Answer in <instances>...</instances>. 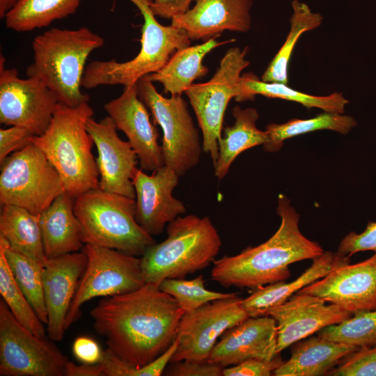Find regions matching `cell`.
<instances>
[{
    "label": "cell",
    "instance_id": "obj_1",
    "mask_svg": "<svg viewBox=\"0 0 376 376\" xmlns=\"http://www.w3.org/2000/svg\"><path fill=\"white\" fill-rule=\"evenodd\" d=\"M185 312L158 285L146 283L134 291L104 297L90 312L95 331L107 348L137 368L164 353L176 338Z\"/></svg>",
    "mask_w": 376,
    "mask_h": 376
},
{
    "label": "cell",
    "instance_id": "obj_2",
    "mask_svg": "<svg viewBox=\"0 0 376 376\" xmlns=\"http://www.w3.org/2000/svg\"><path fill=\"white\" fill-rule=\"evenodd\" d=\"M276 212L281 224L275 233L258 246H248L237 255L214 260L212 280L225 288L255 290L285 281L290 276V265L313 260L324 253L318 243L301 233L299 215L284 194L278 196Z\"/></svg>",
    "mask_w": 376,
    "mask_h": 376
},
{
    "label": "cell",
    "instance_id": "obj_3",
    "mask_svg": "<svg viewBox=\"0 0 376 376\" xmlns=\"http://www.w3.org/2000/svg\"><path fill=\"white\" fill-rule=\"evenodd\" d=\"M104 43L101 36L86 26L50 29L33 39V61L26 75L44 83L61 104L74 107L87 103L90 97L81 91L86 61Z\"/></svg>",
    "mask_w": 376,
    "mask_h": 376
},
{
    "label": "cell",
    "instance_id": "obj_4",
    "mask_svg": "<svg viewBox=\"0 0 376 376\" xmlns=\"http://www.w3.org/2000/svg\"><path fill=\"white\" fill-rule=\"evenodd\" d=\"M93 113L88 102L74 107L58 102L45 132L32 139L58 173L65 192L75 198L99 188L94 143L86 129Z\"/></svg>",
    "mask_w": 376,
    "mask_h": 376
},
{
    "label": "cell",
    "instance_id": "obj_5",
    "mask_svg": "<svg viewBox=\"0 0 376 376\" xmlns=\"http://www.w3.org/2000/svg\"><path fill=\"white\" fill-rule=\"evenodd\" d=\"M167 238L149 246L141 257L146 283L185 279L205 269L219 252L221 240L208 217H178L166 228Z\"/></svg>",
    "mask_w": 376,
    "mask_h": 376
},
{
    "label": "cell",
    "instance_id": "obj_6",
    "mask_svg": "<svg viewBox=\"0 0 376 376\" xmlns=\"http://www.w3.org/2000/svg\"><path fill=\"white\" fill-rule=\"evenodd\" d=\"M74 212L84 244L141 257L156 243L136 220L135 198L93 189L75 198Z\"/></svg>",
    "mask_w": 376,
    "mask_h": 376
},
{
    "label": "cell",
    "instance_id": "obj_7",
    "mask_svg": "<svg viewBox=\"0 0 376 376\" xmlns=\"http://www.w3.org/2000/svg\"><path fill=\"white\" fill-rule=\"evenodd\" d=\"M129 1L139 8L143 17L139 52L125 62L112 59L89 63L81 81L84 88L134 85L141 77L161 70L176 51L190 46L191 40L185 30L157 22L150 7L152 0Z\"/></svg>",
    "mask_w": 376,
    "mask_h": 376
},
{
    "label": "cell",
    "instance_id": "obj_8",
    "mask_svg": "<svg viewBox=\"0 0 376 376\" xmlns=\"http://www.w3.org/2000/svg\"><path fill=\"white\" fill-rule=\"evenodd\" d=\"M0 165L1 206L16 205L39 216L65 192L58 173L33 143L8 155Z\"/></svg>",
    "mask_w": 376,
    "mask_h": 376
},
{
    "label": "cell",
    "instance_id": "obj_9",
    "mask_svg": "<svg viewBox=\"0 0 376 376\" xmlns=\"http://www.w3.org/2000/svg\"><path fill=\"white\" fill-rule=\"evenodd\" d=\"M137 93L162 130L164 165L180 177L196 166L203 150L198 131L180 95L165 97L157 92L148 75L136 84Z\"/></svg>",
    "mask_w": 376,
    "mask_h": 376
},
{
    "label": "cell",
    "instance_id": "obj_10",
    "mask_svg": "<svg viewBox=\"0 0 376 376\" xmlns=\"http://www.w3.org/2000/svg\"><path fill=\"white\" fill-rule=\"evenodd\" d=\"M249 48H230L220 61L213 77L207 82L193 84L186 91L202 133L203 152L213 166L219 156L224 116L232 98L238 95L242 71L249 65L245 57Z\"/></svg>",
    "mask_w": 376,
    "mask_h": 376
},
{
    "label": "cell",
    "instance_id": "obj_11",
    "mask_svg": "<svg viewBox=\"0 0 376 376\" xmlns=\"http://www.w3.org/2000/svg\"><path fill=\"white\" fill-rule=\"evenodd\" d=\"M81 250L86 265L65 319V329L79 318L81 307L90 299L130 292L146 283L141 258L91 244H84Z\"/></svg>",
    "mask_w": 376,
    "mask_h": 376
},
{
    "label": "cell",
    "instance_id": "obj_12",
    "mask_svg": "<svg viewBox=\"0 0 376 376\" xmlns=\"http://www.w3.org/2000/svg\"><path fill=\"white\" fill-rule=\"evenodd\" d=\"M68 358L20 324L0 300V375L64 376Z\"/></svg>",
    "mask_w": 376,
    "mask_h": 376
},
{
    "label": "cell",
    "instance_id": "obj_13",
    "mask_svg": "<svg viewBox=\"0 0 376 376\" xmlns=\"http://www.w3.org/2000/svg\"><path fill=\"white\" fill-rule=\"evenodd\" d=\"M237 295L219 299L185 312L179 322L177 350L171 363L207 361L217 339L249 318Z\"/></svg>",
    "mask_w": 376,
    "mask_h": 376
},
{
    "label": "cell",
    "instance_id": "obj_14",
    "mask_svg": "<svg viewBox=\"0 0 376 376\" xmlns=\"http://www.w3.org/2000/svg\"><path fill=\"white\" fill-rule=\"evenodd\" d=\"M0 58V123L19 126L34 136L48 127L58 104L55 94L41 81L22 79L15 68L6 69Z\"/></svg>",
    "mask_w": 376,
    "mask_h": 376
},
{
    "label": "cell",
    "instance_id": "obj_15",
    "mask_svg": "<svg viewBox=\"0 0 376 376\" xmlns=\"http://www.w3.org/2000/svg\"><path fill=\"white\" fill-rule=\"evenodd\" d=\"M297 293L319 297L352 315L376 310V253L363 261L334 269Z\"/></svg>",
    "mask_w": 376,
    "mask_h": 376
},
{
    "label": "cell",
    "instance_id": "obj_16",
    "mask_svg": "<svg viewBox=\"0 0 376 376\" xmlns=\"http://www.w3.org/2000/svg\"><path fill=\"white\" fill-rule=\"evenodd\" d=\"M86 129L97 151L99 188L135 198L133 178L139 162L136 151L128 141L118 136V129L109 116L100 121L90 118Z\"/></svg>",
    "mask_w": 376,
    "mask_h": 376
},
{
    "label": "cell",
    "instance_id": "obj_17",
    "mask_svg": "<svg viewBox=\"0 0 376 376\" xmlns=\"http://www.w3.org/2000/svg\"><path fill=\"white\" fill-rule=\"evenodd\" d=\"M104 109L117 129L126 135L137 154L141 169L152 173L164 165L157 130L138 95L136 84L125 86L122 94L105 103Z\"/></svg>",
    "mask_w": 376,
    "mask_h": 376
},
{
    "label": "cell",
    "instance_id": "obj_18",
    "mask_svg": "<svg viewBox=\"0 0 376 376\" xmlns=\"http://www.w3.org/2000/svg\"><path fill=\"white\" fill-rule=\"evenodd\" d=\"M179 175L164 165L152 174L138 169L133 178L135 191V218L152 236L161 235L166 224L186 212L184 203L173 196Z\"/></svg>",
    "mask_w": 376,
    "mask_h": 376
},
{
    "label": "cell",
    "instance_id": "obj_19",
    "mask_svg": "<svg viewBox=\"0 0 376 376\" xmlns=\"http://www.w3.org/2000/svg\"><path fill=\"white\" fill-rule=\"evenodd\" d=\"M267 315L276 321V352L280 354L294 343L352 315L336 304H326L319 297L297 293L271 309Z\"/></svg>",
    "mask_w": 376,
    "mask_h": 376
},
{
    "label": "cell",
    "instance_id": "obj_20",
    "mask_svg": "<svg viewBox=\"0 0 376 376\" xmlns=\"http://www.w3.org/2000/svg\"><path fill=\"white\" fill-rule=\"evenodd\" d=\"M86 256L73 252L47 258L42 269L43 292L47 313V334L60 341L65 331V319L86 265Z\"/></svg>",
    "mask_w": 376,
    "mask_h": 376
},
{
    "label": "cell",
    "instance_id": "obj_21",
    "mask_svg": "<svg viewBox=\"0 0 376 376\" xmlns=\"http://www.w3.org/2000/svg\"><path fill=\"white\" fill-rule=\"evenodd\" d=\"M276 346L274 319L249 317L222 334L207 361L226 368L251 359L271 361L279 354Z\"/></svg>",
    "mask_w": 376,
    "mask_h": 376
},
{
    "label": "cell",
    "instance_id": "obj_22",
    "mask_svg": "<svg viewBox=\"0 0 376 376\" xmlns=\"http://www.w3.org/2000/svg\"><path fill=\"white\" fill-rule=\"evenodd\" d=\"M253 0H196L195 6L171 19L190 40H207L224 31L248 32Z\"/></svg>",
    "mask_w": 376,
    "mask_h": 376
},
{
    "label": "cell",
    "instance_id": "obj_23",
    "mask_svg": "<svg viewBox=\"0 0 376 376\" xmlns=\"http://www.w3.org/2000/svg\"><path fill=\"white\" fill-rule=\"evenodd\" d=\"M350 258L337 251H324L321 256L313 259L312 265L295 280L259 287L241 300L242 306L249 317L267 315L271 309L284 303L303 288L323 278L334 269L350 263Z\"/></svg>",
    "mask_w": 376,
    "mask_h": 376
},
{
    "label": "cell",
    "instance_id": "obj_24",
    "mask_svg": "<svg viewBox=\"0 0 376 376\" xmlns=\"http://www.w3.org/2000/svg\"><path fill=\"white\" fill-rule=\"evenodd\" d=\"M74 203L75 198L63 192L39 215L47 258L77 252L84 246L80 225L74 212Z\"/></svg>",
    "mask_w": 376,
    "mask_h": 376
},
{
    "label": "cell",
    "instance_id": "obj_25",
    "mask_svg": "<svg viewBox=\"0 0 376 376\" xmlns=\"http://www.w3.org/2000/svg\"><path fill=\"white\" fill-rule=\"evenodd\" d=\"M358 347L323 338L312 337L294 343L291 357L276 370L275 376H322L337 366Z\"/></svg>",
    "mask_w": 376,
    "mask_h": 376
},
{
    "label": "cell",
    "instance_id": "obj_26",
    "mask_svg": "<svg viewBox=\"0 0 376 376\" xmlns=\"http://www.w3.org/2000/svg\"><path fill=\"white\" fill-rule=\"evenodd\" d=\"M217 38L176 51L161 70L148 75V78L152 82L161 83L166 93L181 95L195 79L207 74L209 69L203 64L205 56L214 48L235 40L219 42Z\"/></svg>",
    "mask_w": 376,
    "mask_h": 376
},
{
    "label": "cell",
    "instance_id": "obj_27",
    "mask_svg": "<svg viewBox=\"0 0 376 376\" xmlns=\"http://www.w3.org/2000/svg\"><path fill=\"white\" fill-rule=\"evenodd\" d=\"M232 113L235 123L224 128V136L219 141V156L214 166V175L219 180L224 178L241 152L268 141L267 132L256 126L259 115L255 108L242 109L235 106Z\"/></svg>",
    "mask_w": 376,
    "mask_h": 376
},
{
    "label": "cell",
    "instance_id": "obj_28",
    "mask_svg": "<svg viewBox=\"0 0 376 376\" xmlns=\"http://www.w3.org/2000/svg\"><path fill=\"white\" fill-rule=\"evenodd\" d=\"M256 95L293 101L307 109L318 108L324 112L338 113H344L345 106L349 103L341 93L316 96L294 90L282 83L263 81L252 72L241 75L238 83V95L235 100L237 102L253 100Z\"/></svg>",
    "mask_w": 376,
    "mask_h": 376
},
{
    "label": "cell",
    "instance_id": "obj_29",
    "mask_svg": "<svg viewBox=\"0 0 376 376\" xmlns=\"http://www.w3.org/2000/svg\"><path fill=\"white\" fill-rule=\"evenodd\" d=\"M0 235L9 247L43 265L45 254L39 216L13 205L1 206Z\"/></svg>",
    "mask_w": 376,
    "mask_h": 376
},
{
    "label": "cell",
    "instance_id": "obj_30",
    "mask_svg": "<svg viewBox=\"0 0 376 376\" xmlns=\"http://www.w3.org/2000/svg\"><path fill=\"white\" fill-rule=\"evenodd\" d=\"M82 0H19L5 16L6 26L16 32L31 31L76 13Z\"/></svg>",
    "mask_w": 376,
    "mask_h": 376
},
{
    "label": "cell",
    "instance_id": "obj_31",
    "mask_svg": "<svg viewBox=\"0 0 376 376\" xmlns=\"http://www.w3.org/2000/svg\"><path fill=\"white\" fill-rule=\"evenodd\" d=\"M357 125L354 118L343 113L324 112L308 119H292L282 124L266 126L268 141L263 145L267 152H276L288 139L318 130H328L342 134L349 133Z\"/></svg>",
    "mask_w": 376,
    "mask_h": 376
},
{
    "label": "cell",
    "instance_id": "obj_32",
    "mask_svg": "<svg viewBox=\"0 0 376 376\" xmlns=\"http://www.w3.org/2000/svg\"><path fill=\"white\" fill-rule=\"evenodd\" d=\"M292 15L286 40L261 77L265 82L288 84V69L294 47L301 34L319 27L323 17L311 11L309 6L298 0L292 2Z\"/></svg>",
    "mask_w": 376,
    "mask_h": 376
},
{
    "label": "cell",
    "instance_id": "obj_33",
    "mask_svg": "<svg viewBox=\"0 0 376 376\" xmlns=\"http://www.w3.org/2000/svg\"><path fill=\"white\" fill-rule=\"evenodd\" d=\"M8 242L0 235V294L13 315L35 335L45 337L47 329L18 285L7 263L5 249Z\"/></svg>",
    "mask_w": 376,
    "mask_h": 376
},
{
    "label": "cell",
    "instance_id": "obj_34",
    "mask_svg": "<svg viewBox=\"0 0 376 376\" xmlns=\"http://www.w3.org/2000/svg\"><path fill=\"white\" fill-rule=\"evenodd\" d=\"M7 263L18 285L44 324L47 323L41 265L9 247L5 249Z\"/></svg>",
    "mask_w": 376,
    "mask_h": 376
},
{
    "label": "cell",
    "instance_id": "obj_35",
    "mask_svg": "<svg viewBox=\"0 0 376 376\" xmlns=\"http://www.w3.org/2000/svg\"><path fill=\"white\" fill-rule=\"evenodd\" d=\"M324 339L355 346H376V310L361 311L318 332Z\"/></svg>",
    "mask_w": 376,
    "mask_h": 376
},
{
    "label": "cell",
    "instance_id": "obj_36",
    "mask_svg": "<svg viewBox=\"0 0 376 376\" xmlns=\"http://www.w3.org/2000/svg\"><path fill=\"white\" fill-rule=\"evenodd\" d=\"M161 290L172 296L185 312L195 310L216 299L236 295V293H224L208 290L205 286L203 275L187 280L185 279H167L159 285Z\"/></svg>",
    "mask_w": 376,
    "mask_h": 376
},
{
    "label": "cell",
    "instance_id": "obj_37",
    "mask_svg": "<svg viewBox=\"0 0 376 376\" xmlns=\"http://www.w3.org/2000/svg\"><path fill=\"white\" fill-rule=\"evenodd\" d=\"M332 376H376V346L361 347L331 370Z\"/></svg>",
    "mask_w": 376,
    "mask_h": 376
},
{
    "label": "cell",
    "instance_id": "obj_38",
    "mask_svg": "<svg viewBox=\"0 0 376 376\" xmlns=\"http://www.w3.org/2000/svg\"><path fill=\"white\" fill-rule=\"evenodd\" d=\"M373 251L376 253V221H369L361 233H349L340 242L337 252L351 256L360 251Z\"/></svg>",
    "mask_w": 376,
    "mask_h": 376
},
{
    "label": "cell",
    "instance_id": "obj_39",
    "mask_svg": "<svg viewBox=\"0 0 376 376\" xmlns=\"http://www.w3.org/2000/svg\"><path fill=\"white\" fill-rule=\"evenodd\" d=\"M283 361L278 354L271 361L251 359L223 369L224 376H269Z\"/></svg>",
    "mask_w": 376,
    "mask_h": 376
},
{
    "label": "cell",
    "instance_id": "obj_40",
    "mask_svg": "<svg viewBox=\"0 0 376 376\" xmlns=\"http://www.w3.org/2000/svg\"><path fill=\"white\" fill-rule=\"evenodd\" d=\"M164 372L171 376H221L224 368L208 361L183 360L171 363Z\"/></svg>",
    "mask_w": 376,
    "mask_h": 376
},
{
    "label": "cell",
    "instance_id": "obj_41",
    "mask_svg": "<svg viewBox=\"0 0 376 376\" xmlns=\"http://www.w3.org/2000/svg\"><path fill=\"white\" fill-rule=\"evenodd\" d=\"M34 136L28 130L19 126L0 129V163L8 155L31 143Z\"/></svg>",
    "mask_w": 376,
    "mask_h": 376
},
{
    "label": "cell",
    "instance_id": "obj_42",
    "mask_svg": "<svg viewBox=\"0 0 376 376\" xmlns=\"http://www.w3.org/2000/svg\"><path fill=\"white\" fill-rule=\"evenodd\" d=\"M72 349L79 361L89 364L100 363L104 353L94 339L84 336L75 338Z\"/></svg>",
    "mask_w": 376,
    "mask_h": 376
},
{
    "label": "cell",
    "instance_id": "obj_43",
    "mask_svg": "<svg viewBox=\"0 0 376 376\" xmlns=\"http://www.w3.org/2000/svg\"><path fill=\"white\" fill-rule=\"evenodd\" d=\"M192 0H152L150 7L155 16L171 19L182 15L189 9Z\"/></svg>",
    "mask_w": 376,
    "mask_h": 376
},
{
    "label": "cell",
    "instance_id": "obj_44",
    "mask_svg": "<svg viewBox=\"0 0 376 376\" xmlns=\"http://www.w3.org/2000/svg\"><path fill=\"white\" fill-rule=\"evenodd\" d=\"M64 376H105L100 363L80 365L69 361L67 363Z\"/></svg>",
    "mask_w": 376,
    "mask_h": 376
},
{
    "label": "cell",
    "instance_id": "obj_45",
    "mask_svg": "<svg viewBox=\"0 0 376 376\" xmlns=\"http://www.w3.org/2000/svg\"><path fill=\"white\" fill-rule=\"evenodd\" d=\"M19 0H0V17L4 18L6 13Z\"/></svg>",
    "mask_w": 376,
    "mask_h": 376
}]
</instances>
